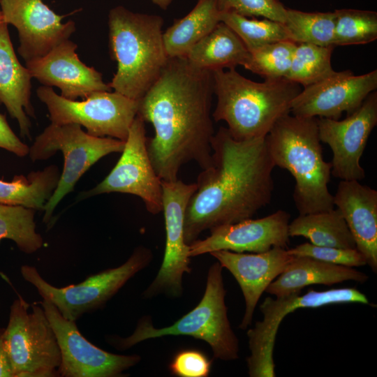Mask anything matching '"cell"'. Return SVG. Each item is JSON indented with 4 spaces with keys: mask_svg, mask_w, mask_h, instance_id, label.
Listing matches in <instances>:
<instances>
[{
    "mask_svg": "<svg viewBox=\"0 0 377 377\" xmlns=\"http://www.w3.org/2000/svg\"><path fill=\"white\" fill-rule=\"evenodd\" d=\"M334 47L296 43L286 79L306 87L330 75L335 71L331 64Z\"/></svg>",
    "mask_w": 377,
    "mask_h": 377,
    "instance_id": "30",
    "label": "cell"
},
{
    "mask_svg": "<svg viewBox=\"0 0 377 377\" xmlns=\"http://www.w3.org/2000/svg\"><path fill=\"white\" fill-rule=\"evenodd\" d=\"M212 362L201 351L183 350L172 360L169 369L179 377H207L210 372Z\"/></svg>",
    "mask_w": 377,
    "mask_h": 377,
    "instance_id": "36",
    "label": "cell"
},
{
    "mask_svg": "<svg viewBox=\"0 0 377 377\" xmlns=\"http://www.w3.org/2000/svg\"><path fill=\"white\" fill-rule=\"evenodd\" d=\"M0 148L15 155L24 157L29 154V147L13 132L5 115L0 113Z\"/></svg>",
    "mask_w": 377,
    "mask_h": 377,
    "instance_id": "37",
    "label": "cell"
},
{
    "mask_svg": "<svg viewBox=\"0 0 377 377\" xmlns=\"http://www.w3.org/2000/svg\"><path fill=\"white\" fill-rule=\"evenodd\" d=\"M3 337L14 377L59 376L60 348L42 306L30 305L19 295L10 306Z\"/></svg>",
    "mask_w": 377,
    "mask_h": 377,
    "instance_id": "8",
    "label": "cell"
},
{
    "mask_svg": "<svg viewBox=\"0 0 377 377\" xmlns=\"http://www.w3.org/2000/svg\"><path fill=\"white\" fill-rule=\"evenodd\" d=\"M212 164L198 175L184 218L187 244L206 230L252 218L271 201L276 167L265 137L238 140L220 127L212 142Z\"/></svg>",
    "mask_w": 377,
    "mask_h": 377,
    "instance_id": "2",
    "label": "cell"
},
{
    "mask_svg": "<svg viewBox=\"0 0 377 377\" xmlns=\"http://www.w3.org/2000/svg\"><path fill=\"white\" fill-rule=\"evenodd\" d=\"M249 56V52L239 37L220 22L193 46L186 58L194 67L212 71L243 66Z\"/></svg>",
    "mask_w": 377,
    "mask_h": 377,
    "instance_id": "24",
    "label": "cell"
},
{
    "mask_svg": "<svg viewBox=\"0 0 377 377\" xmlns=\"http://www.w3.org/2000/svg\"><path fill=\"white\" fill-rule=\"evenodd\" d=\"M290 217L287 212L279 209L263 218L247 219L212 228L208 237L189 244V256L195 257L219 250L262 253L273 247L286 249Z\"/></svg>",
    "mask_w": 377,
    "mask_h": 377,
    "instance_id": "18",
    "label": "cell"
},
{
    "mask_svg": "<svg viewBox=\"0 0 377 377\" xmlns=\"http://www.w3.org/2000/svg\"><path fill=\"white\" fill-rule=\"evenodd\" d=\"M36 94L46 105L51 123L77 124L91 135L123 141L139 108V101L111 91L93 93L81 101L66 98L47 86L38 87Z\"/></svg>",
    "mask_w": 377,
    "mask_h": 377,
    "instance_id": "11",
    "label": "cell"
},
{
    "mask_svg": "<svg viewBox=\"0 0 377 377\" xmlns=\"http://www.w3.org/2000/svg\"><path fill=\"white\" fill-rule=\"evenodd\" d=\"M265 140L275 166L287 170L295 179L293 200L300 214L334 208L328 188L332 164L323 156L317 117L285 115Z\"/></svg>",
    "mask_w": 377,
    "mask_h": 377,
    "instance_id": "4",
    "label": "cell"
},
{
    "mask_svg": "<svg viewBox=\"0 0 377 377\" xmlns=\"http://www.w3.org/2000/svg\"><path fill=\"white\" fill-rule=\"evenodd\" d=\"M221 22L242 40L249 52L267 44L290 40L283 23L267 18H249L234 12L221 13Z\"/></svg>",
    "mask_w": 377,
    "mask_h": 377,
    "instance_id": "31",
    "label": "cell"
},
{
    "mask_svg": "<svg viewBox=\"0 0 377 377\" xmlns=\"http://www.w3.org/2000/svg\"><path fill=\"white\" fill-rule=\"evenodd\" d=\"M369 276L351 267L334 265L307 256H294L265 292L281 297L301 292L311 285L332 286L347 281L364 283Z\"/></svg>",
    "mask_w": 377,
    "mask_h": 377,
    "instance_id": "23",
    "label": "cell"
},
{
    "mask_svg": "<svg viewBox=\"0 0 377 377\" xmlns=\"http://www.w3.org/2000/svg\"><path fill=\"white\" fill-rule=\"evenodd\" d=\"M161 184L166 235L165 252L157 275L143 293L145 297L160 293L179 297L183 290V275L191 272L189 245L184 239V218L197 186L195 183L186 184L179 179L161 180Z\"/></svg>",
    "mask_w": 377,
    "mask_h": 377,
    "instance_id": "13",
    "label": "cell"
},
{
    "mask_svg": "<svg viewBox=\"0 0 377 377\" xmlns=\"http://www.w3.org/2000/svg\"><path fill=\"white\" fill-rule=\"evenodd\" d=\"M350 303L370 304L367 297L354 288L323 291L311 289L304 295H301V292H295L275 299L265 297L260 305L263 320L256 322L246 333L251 352L246 359L249 376H276L273 357L275 340L280 324L288 313L298 309Z\"/></svg>",
    "mask_w": 377,
    "mask_h": 377,
    "instance_id": "10",
    "label": "cell"
},
{
    "mask_svg": "<svg viewBox=\"0 0 377 377\" xmlns=\"http://www.w3.org/2000/svg\"><path fill=\"white\" fill-rule=\"evenodd\" d=\"M217 0H198L184 17L176 20L163 34L168 58L186 57L200 40L221 22Z\"/></svg>",
    "mask_w": 377,
    "mask_h": 377,
    "instance_id": "25",
    "label": "cell"
},
{
    "mask_svg": "<svg viewBox=\"0 0 377 377\" xmlns=\"http://www.w3.org/2000/svg\"><path fill=\"white\" fill-rule=\"evenodd\" d=\"M377 88V70L355 75L346 70L334 71L304 87L291 104L290 114L300 117L339 119L355 110Z\"/></svg>",
    "mask_w": 377,
    "mask_h": 377,
    "instance_id": "16",
    "label": "cell"
},
{
    "mask_svg": "<svg viewBox=\"0 0 377 377\" xmlns=\"http://www.w3.org/2000/svg\"><path fill=\"white\" fill-rule=\"evenodd\" d=\"M147 143L145 121L137 114L114 167L95 187L80 193V198L112 192L127 193L140 198L149 213L163 212L161 179L149 158Z\"/></svg>",
    "mask_w": 377,
    "mask_h": 377,
    "instance_id": "12",
    "label": "cell"
},
{
    "mask_svg": "<svg viewBox=\"0 0 377 377\" xmlns=\"http://www.w3.org/2000/svg\"><path fill=\"white\" fill-rule=\"evenodd\" d=\"M216 96L215 121H225L238 140L264 138L281 118L290 113L300 85L286 78L251 80L230 68L212 71Z\"/></svg>",
    "mask_w": 377,
    "mask_h": 377,
    "instance_id": "3",
    "label": "cell"
},
{
    "mask_svg": "<svg viewBox=\"0 0 377 377\" xmlns=\"http://www.w3.org/2000/svg\"><path fill=\"white\" fill-rule=\"evenodd\" d=\"M152 254L137 247L121 265L90 275L77 284L56 287L45 281L37 269L22 265L23 279L32 284L41 297L50 302L66 319L76 321L84 314L103 307L124 285L151 261Z\"/></svg>",
    "mask_w": 377,
    "mask_h": 377,
    "instance_id": "9",
    "label": "cell"
},
{
    "mask_svg": "<svg viewBox=\"0 0 377 377\" xmlns=\"http://www.w3.org/2000/svg\"><path fill=\"white\" fill-rule=\"evenodd\" d=\"M321 142L332 149L331 175L341 180H362L360 163L372 130L377 125V92H371L344 119L317 117Z\"/></svg>",
    "mask_w": 377,
    "mask_h": 377,
    "instance_id": "15",
    "label": "cell"
},
{
    "mask_svg": "<svg viewBox=\"0 0 377 377\" xmlns=\"http://www.w3.org/2000/svg\"><path fill=\"white\" fill-rule=\"evenodd\" d=\"M336 22L334 45L369 43L377 38V13L354 8L334 10Z\"/></svg>",
    "mask_w": 377,
    "mask_h": 377,
    "instance_id": "32",
    "label": "cell"
},
{
    "mask_svg": "<svg viewBox=\"0 0 377 377\" xmlns=\"http://www.w3.org/2000/svg\"><path fill=\"white\" fill-rule=\"evenodd\" d=\"M31 75L19 61L14 51L8 24H0V104H3L10 116L16 119L20 134L30 138L31 122L27 117H35L31 102Z\"/></svg>",
    "mask_w": 377,
    "mask_h": 377,
    "instance_id": "22",
    "label": "cell"
},
{
    "mask_svg": "<svg viewBox=\"0 0 377 377\" xmlns=\"http://www.w3.org/2000/svg\"><path fill=\"white\" fill-rule=\"evenodd\" d=\"M288 251L294 256H307L334 265L351 267L367 265L366 258L356 249L322 246L306 242Z\"/></svg>",
    "mask_w": 377,
    "mask_h": 377,
    "instance_id": "34",
    "label": "cell"
},
{
    "mask_svg": "<svg viewBox=\"0 0 377 377\" xmlns=\"http://www.w3.org/2000/svg\"><path fill=\"white\" fill-rule=\"evenodd\" d=\"M219 262L209 269L202 298L191 311L172 325L156 328L151 320L143 318L127 337H109L107 341L118 350L128 349L149 339L164 336H190L207 342L214 357L225 361L239 357V341L231 328L225 303L226 289Z\"/></svg>",
    "mask_w": 377,
    "mask_h": 377,
    "instance_id": "6",
    "label": "cell"
},
{
    "mask_svg": "<svg viewBox=\"0 0 377 377\" xmlns=\"http://www.w3.org/2000/svg\"><path fill=\"white\" fill-rule=\"evenodd\" d=\"M288 233L290 237H304L316 246L356 249L354 239L337 208L300 214L289 223Z\"/></svg>",
    "mask_w": 377,
    "mask_h": 377,
    "instance_id": "27",
    "label": "cell"
},
{
    "mask_svg": "<svg viewBox=\"0 0 377 377\" xmlns=\"http://www.w3.org/2000/svg\"><path fill=\"white\" fill-rule=\"evenodd\" d=\"M55 333L61 352L58 369L62 377H118L137 364L138 355H124L99 348L80 332L76 321L65 318L47 300L38 302Z\"/></svg>",
    "mask_w": 377,
    "mask_h": 377,
    "instance_id": "14",
    "label": "cell"
},
{
    "mask_svg": "<svg viewBox=\"0 0 377 377\" xmlns=\"http://www.w3.org/2000/svg\"><path fill=\"white\" fill-rule=\"evenodd\" d=\"M221 13L234 12L245 17H263L283 23L286 8L281 0H217Z\"/></svg>",
    "mask_w": 377,
    "mask_h": 377,
    "instance_id": "35",
    "label": "cell"
},
{
    "mask_svg": "<svg viewBox=\"0 0 377 377\" xmlns=\"http://www.w3.org/2000/svg\"><path fill=\"white\" fill-rule=\"evenodd\" d=\"M334 197L367 265L377 272V191L357 180H341Z\"/></svg>",
    "mask_w": 377,
    "mask_h": 377,
    "instance_id": "21",
    "label": "cell"
},
{
    "mask_svg": "<svg viewBox=\"0 0 377 377\" xmlns=\"http://www.w3.org/2000/svg\"><path fill=\"white\" fill-rule=\"evenodd\" d=\"M61 172L55 165L15 175L11 182L0 179V204L19 205L44 211L47 202L57 186Z\"/></svg>",
    "mask_w": 377,
    "mask_h": 377,
    "instance_id": "26",
    "label": "cell"
},
{
    "mask_svg": "<svg viewBox=\"0 0 377 377\" xmlns=\"http://www.w3.org/2000/svg\"><path fill=\"white\" fill-rule=\"evenodd\" d=\"M3 22L14 26L19 35L17 51L25 61L38 59L75 31V23H61L43 0H0Z\"/></svg>",
    "mask_w": 377,
    "mask_h": 377,
    "instance_id": "17",
    "label": "cell"
},
{
    "mask_svg": "<svg viewBox=\"0 0 377 377\" xmlns=\"http://www.w3.org/2000/svg\"><path fill=\"white\" fill-rule=\"evenodd\" d=\"M209 254L232 274L241 288L245 302L244 314L239 326L242 330L251 324L262 294L294 258L288 249L281 247H273L262 253L219 250Z\"/></svg>",
    "mask_w": 377,
    "mask_h": 377,
    "instance_id": "20",
    "label": "cell"
},
{
    "mask_svg": "<svg viewBox=\"0 0 377 377\" xmlns=\"http://www.w3.org/2000/svg\"><path fill=\"white\" fill-rule=\"evenodd\" d=\"M4 328H0V377H14L12 365L4 342Z\"/></svg>",
    "mask_w": 377,
    "mask_h": 377,
    "instance_id": "38",
    "label": "cell"
},
{
    "mask_svg": "<svg viewBox=\"0 0 377 377\" xmlns=\"http://www.w3.org/2000/svg\"><path fill=\"white\" fill-rule=\"evenodd\" d=\"M77 47L68 39L43 57L26 61V67L31 77L43 86L60 89L61 96L70 100L84 99L95 92L111 91L102 74L80 59Z\"/></svg>",
    "mask_w": 377,
    "mask_h": 377,
    "instance_id": "19",
    "label": "cell"
},
{
    "mask_svg": "<svg viewBox=\"0 0 377 377\" xmlns=\"http://www.w3.org/2000/svg\"><path fill=\"white\" fill-rule=\"evenodd\" d=\"M35 212V209L22 206L0 204V242L10 239L27 254L40 249L44 242L36 231ZM0 275L7 280L3 274L0 272Z\"/></svg>",
    "mask_w": 377,
    "mask_h": 377,
    "instance_id": "29",
    "label": "cell"
},
{
    "mask_svg": "<svg viewBox=\"0 0 377 377\" xmlns=\"http://www.w3.org/2000/svg\"><path fill=\"white\" fill-rule=\"evenodd\" d=\"M336 15L334 12H305L286 8L283 23L289 40L295 43L334 46Z\"/></svg>",
    "mask_w": 377,
    "mask_h": 377,
    "instance_id": "28",
    "label": "cell"
},
{
    "mask_svg": "<svg viewBox=\"0 0 377 377\" xmlns=\"http://www.w3.org/2000/svg\"><path fill=\"white\" fill-rule=\"evenodd\" d=\"M124 145L123 140L91 135L77 124L47 126L29 147V157L32 161H45L59 151L64 163L57 186L45 204L43 221H50L57 205L94 164L111 153H121Z\"/></svg>",
    "mask_w": 377,
    "mask_h": 377,
    "instance_id": "7",
    "label": "cell"
},
{
    "mask_svg": "<svg viewBox=\"0 0 377 377\" xmlns=\"http://www.w3.org/2000/svg\"><path fill=\"white\" fill-rule=\"evenodd\" d=\"M2 22H3L2 13H1V9H0V24H1V23Z\"/></svg>",
    "mask_w": 377,
    "mask_h": 377,
    "instance_id": "40",
    "label": "cell"
},
{
    "mask_svg": "<svg viewBox=\"0 0 377 377\" xmlns=\"http://www.w3.org/2000/svg\"><path fill=\"white\" fill-rule=\"evenodd\" d=\"M213 94L212 71L195 68L180 57L168 58L139 101L138 115L154 129L147 145L161 180L178 179L182 166L191 161L202 170L211 165Z\"/></svg>",
    "mask_w": 377,
    "mask_h": 377,
    "instance_id": "1",
    "label": "cell"
},
{
    "mask_svg": "<svg viewBox=\"0 0 377 377\" xmlns=\"http://www.w3.org/2000/svg\"><path fill=\"white\" fill-rule=\"evenodd\" d=\"M163 19L157 15L133 12L118 6L108 14L109 51L117 64L110 87L140 101L158 77L168 57Z\"/></svg>",
    "mask_w": 377,
    "mask_h": 377,
    "instance_id": "5",
    "label": "cell"
},
{
    "mask_svg": "<svg viewBox=\"0 0 377 377\" xmlns=\"http://www.w3.org/2000/svg\"><path fill=\"white\" fill-rule=\"evenodd\" d=\"M153 3L163 10H166L173 0H151Z\"/></svg>",
    "mask_w": 377,
    "mask_h": 377,
    "instance_id": "39",
    "label": "cell"
},
{
    "mask_svg": "<svg viewBox=\"0 0 377 377\" xmlns=\"http://www.w3.org/2000/svg\"><path fill=\"white\" fill-rule=\"evenodd\" d=\"M295 45L290 40H281L261 46L249 52L243 66L265 80L286 78Z\"/></svg>",
    "mask_w": 377,
    "mask_h": 377,
    "instance_id": "33",
    "label": "cell"
}]
</instances>
